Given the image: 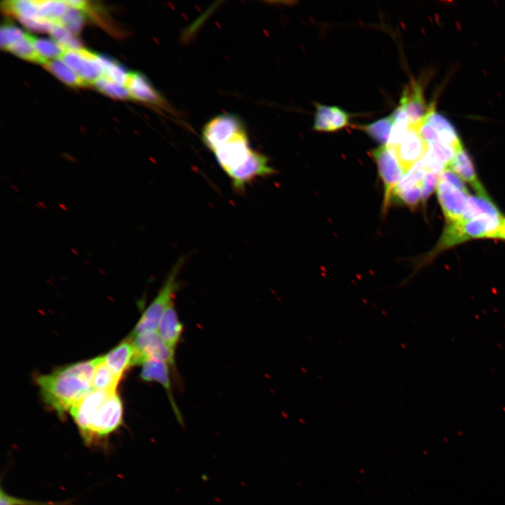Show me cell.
Returning <instances> with one entry per match:
<instances>
[{
    "label": "cell",
    "mask_w": 505,
    "mask_h": 505,
    "mask_svg": "<svg viewBox=\"0 0 505 505\" xmlns=\"http://www.w3.org/2000/svg\"><path fill=\"white\" fill-rule=\"evenodd\" d=\"M69 413L83 442L100 445L123 422V404L116 391L92 389Z\"/></svg>",
    "instance_id": "cell-1"
},
{
    "label": "cell",
    "mask_w": 505,
    "mask_h": 505,
    "mask_svg": "<svg viewBox=\"0 0 505 505\" xmlns=\"http://www.w3.org/2000/svg\"><path fill=\"white\" fill-rule=\"evenodd\" d=\"M102 356L57 369L36 378L45 403L61 415L81 400L93 389L95 369Z\"/></svg>",
    "instance_id": "cell-2"
},
{
    "label": "cell",
    "mask_w": 505,
    "mask_h": 505,
    "mask_svg": "<svg viewBox=\"0 0 505 505\" xmlns=\"http://www.w3.org/2000/svg\"><path fill=\"white\" fill-rule=\"evenodd\" d=\"M504 217L486 214L470 220L447 222L437 244L424 258L431 260L442 251L468 240L477 238H492L497 231Z\"/></svg>",
    "instance_id": "cell-3"
},
{
    "label": "cell",
    "mask_w": 505,
    "mask_h": 505,
    "mask_svg": "<svg viewBox=\"0 0 505 505\" xmlns=\"http://www.w3.org/2000/svg\"><path fill=\"white\" fill-rule=\"evenodd\" d=\"M183 260H179L170 271L156 297L146 309L131 332L129 339L152 332H156L160 320L169 305L173 302L174 295L178 288L177 276Z\"/></svg>",
    "instance_id": "cell-4"
},
{
    "label": "cell",
    "mask_w": 505,
    "mask_h": 505,
    "mask_svg": "<svg viewBox=\"0 0 505 505\" xmlns=\"http://www.w3.org/2000/svg\"><path fill=\"white\" fill-rule=\"evenodd\" d=\"M245 131L238 116L232 114H222L215 116L204 126L202 140L213 152L234 136Z\"/></svg>",
    "instance_id": "cell-5"
},
{
    "label": "cell",
    "mask_w": 505,
    "mask_h": 505,
    "mask_svg": "<svg viewBox=\"0 0 505 505\" xmlns=\"http://www.w3.org/2000/svg\"><path fill=\"white\" fill-rule=\"evenodd\" d=\"M135 349L133 365H142L147 360H156L168 365H175V351L159 335L157 332H148L132 339Z\"/></svg>",
    "instance_id": "cell-6"
},
{
    "label": "cell",
    "mask_w": 505,
    "mask_h": 505,
    "mask_svg": "<svg viewBox=\"0 0 505 505\" xmlns=\"http://www.w3.org/2000/svg\"><path fill=\"white\" fill-rule=\"evenodd\" d=\"M371 155L377 163L379 174L384 184V196L382 209L385 213L390 203L391 193L405 172L394 152L386 144L371 151Z\"/></svg>",
    "instance_id": "cell-7"
},
{
    "label": "cell",
    "mask_w": 505,
    "mask_h": 505,
    "mask_svg": "<svg viewBox=\"0 0 505 505\" xmlns=\"http://www.w3.org/2000/svg\"><path fill=\"white\" fill-rule=\"evenodd\" d=\"M88 85L104 75L100 55L85 48L67 50L60 58Z\"/></svg>",
    "instance_id": "cell-8"
},
{
    "label": "cell",
    "mask_w": 505,
    "mask_h": 505,
    "mask_svg": "<svg viewBox=\"0 0 505 505\" xmlns=\"http://www.w3.org/2000/svg\"><path fill=\"white\" fill-rule=\"evenodd\" d=\"M274 173L275 170L269 165L267 157L252 149L241 165L226 174L230 178L233 187L241 191L255 180Z\"/></svg>",
    "instance_id": "cell-9"
},
{
    "label": "cell",
    "mask_w": 505,
    "mask_h": 505,
    "mask_svg": "<svg viewBox=\"0 0 505 505\" xmlns=\"http://www.w3.org/2000/svg\"><path fill=\"white\" fill-rule=\"evenodd\" d=\"M419 121L409 124L407 134L403 140L392 149L405 173L422 160L429 149V143L423 139L419 133Z\"/></svg>",
    "instance_id": "cell-10"
},
{
    "label": "cell",
    "mask_w": 505,
    "mask_h": 505,
    "mask_svg": "<svg viewBox=\"0 0 505 505\" xmlns=\"http://www.w3.org/2000/svg\"><path fill=\"white\" fill-rule=\"evenodd\" d=\"M252 150L245 131L227 141L213 152L220 168L227 173L241 165Z\"/></svg>",
    "instance_id": "cell-11"
},
{
    "label": "cell",
    "mask_w": 505,
    "mask_h": 505,
    "mask_svg": "<svg viewBox=\"0 0 505 505\" xmlns=\"http://www.w3.org/2000/svg\"><path fill=\"white\" fill-rule=\"evenodd\" d=\"M436 192L447 222L462 220L470 195L440 177L436 186Z\"/></svg>",
    "instance_id": "cell-12"
},
{
    "label": "cell",
    "mask_w": 505,
    "mask_h": 505,
    "mask_svg": "<svg viewBox=\"0 0 505 505\" xmlns=\"http://www.w3.org/2000/svg\"><path fill=\"white\" fill-rule=\"evenodd\" d=\"M423 91L422 83L411 79L410 85L403 92L398 107L405 112L409 124L422 119L429 111Z\"/></svg>",
    "instance_id": "cell-13"
},
{
    "label": "cell",
    "mask_w": 505,
    "mask_h": 505,
    "mask_svg": "<svg viewBox=\"0 0 505 505\" xmlns=\"http://www.w3.org/2000/svg\"><path fill=\"white\" fill-rule=\"evenodd\" d=\"M141 365L140 377L147 382H158L164 388L168 393L175 417L181 424L182 419L173 396L168 365L156 360H147Z\"/></svg>",
    "instance_id": "cell-14"
},
{
    "label": "cell",
    "mask_w": 505,
    "mask_h": 505,
    "mask_svg": "<svg viewBox=\"0 0 505 505\" xmlns=\"http://www.w3.org/2000/svg\"><path fill=\"white\" fill-rule=\"evenodd\" d=\"M126 87L131 99L163 107L166 102L154 88L144 75L140 72H128Z\"/></svg>",
    "instance_id": "cell-15"
},
{
    "label": "cell",
    "mask_w": 505,
    "mask_h": 505,
    "mask_svg": "<svg viewBox=\"0 0 505 505\" xmlns=\"http://www.w3.org/2000/svg\"><path fill=\"white\" fill-rule=\"evenodd\" d=\"M349 114L337 106L316 103L313 129L320 132H333L349 124Z\"/></svg>",
    "instance_id": "cell-16"
},
{
    "label": "cell",
    "mask_w": 505,
    "mask_h": 505,
    "mask_svg": "<svg viewBox=\"0 0 505 505\" xmlns=\"http://www.w3.org/2000/svg\"><path fill=\"white\" fill-rule=\"evenodd\" d=\"M447 168L452 170L462 180L470 184L478 195L488 196L483 186L478 179L471 159L463 146L456 151Z\"/></svg>",
    "instance_id": "cell-17"
},
{
    "label": "cell",
    "mask_w": 505,
    "mask_h": 505,
    "mask_svg": "<svg viewBox=\"0 0 505 505\" xmlns=\"http://www.w3.org/2000/svg\"><path fill=\"white\" fill-rule=\"evenodd\" d=\"M183 331V325L178 317L175 304L172 302L163 314L157 333L171 348L175 349Z\"/></svg>",
    "instance_id": "cell-18"
},
{
    "label": "cell",
    "mask_w": 505,
    "mask_h": 505,
    "mask_svg": "<svg viewBox=\"0 0 505 505\" xmlns=\"http://www.w3.org/2000/svg\"><path fill=\"white\" fill-rule=\"evenodd\" d=\"M424 119L436 130L438 141L451 146L456 151L463 146L454 126L446 118L436 112L434 105L429 106Z\"/></svg>",
    "instance_id": "cell-19"
},
{
    "label": "cell",
    "mask_w": 505,
    "mask_h": 505,
    "mask_svg": "<svg viewBox=\"0 0 505 505\" xmlns=\"http://www.w3.org/2000/svg\"><path fill=\"white\" fill-rule=\"evenodd\" d=\"M135 349L133 342L128 339L103 356L104 362L119 378L133 365Z\"/></svg>",
    "instance_id": "cell-20"
},
{
    "label": "cell",
    "mask_w": 505,
    "mask_h": 505,
    "mask_svg": "<svg viewBox=\"0 0 505 505\" xmlns=\"http://www.w3.org/2000/svg\"><path fill=\"white\" fill-rule=\"evenodd\" d=\"M395 121L396 117L392 112L388 116L367 125L359 126L358 128L364 131L374 140L384 145L388 142Z\"/></svg>",
    "instance_id": "cell-21"
},
{
    "label": "cell",
    "mask_w": 505,
    "mask_h": 505,
    "mask_svg": "<svg viewBox=\"0 0 505 505\" xmlns=\"http://www.w3.org/2000/svg\"><path fill=\"white\" fill-rule=\"evenodd\" d=\"M486 214L492 216H501L497 207L491 201L489 196H469L467 206L462 220H470L478 215Z\"/></svg>",
    "instance_id": "cell-22"
},
{
    "label": "cell",
    "mask_w": 505,
    "mask_h": 505,
    "mask_svg": "<svg viewBox=\"0 0 505 505\" xmlns=\"http://www.w3.org/2000/svg\"><path fill=\"white\" fill-rule=\"evenodd\" d=\"M2 7L5 11L15 15L18 19H42L40 17L37 1H6L3 2Z\"/></svg>",
    "instance_id": "cell-23"
},
{
    "label": "cell",
    "mask_w": 505,
    "mask_h": 505,
    "mask_svg": "<svg viewBox=\"0 0 505 505\" xmlns=\"http://www.w3.org/2000/svg\"><path fill=\"white\" fill-rule=\"evenodd\" d=\"M121 378L117 377L113 371L102 361L96 366L93 380L92 386L93 389L116 391V387Z\"/></svg>",
    "instance_id": "cell-24"
},
{
    "label": "cell",
    "mask_w": 505,
    "mask_h": 505,
    "mask_svg": "<svg viewBox=\"0 0 505 505\" xmlns=\"http://www.w3.org/2000/svg\"><path fill=\"white\" fill-rule=\"evenodd\" d=\"M43 66L58 79L69 86L74 87L88 86L70 67L60 59L48 60Z\"/></svg>",
    "instance_id": "cell-25"
},
{
    "label": "cell",
    "mask_w": 505,
    "mask_h": 505,
    "mask_svg": "<svg viewBox=\"0 0 505 505\" xmlns=\"http://www.w3.org/2000/svg\"><path fill=\"white\" fill-rule=\"evenodd\" d=\"M7 50L24 60L37 62L43 65L48 61L42 58L39 55L32 42L31 34L27 33L25 34V36L22 39L13 43Z\"/></svg>",
    "instance_id": "cell-26"
},
{
    "label": "cell",
    "mask_w": 505,
    "mask_h": 505,
    "mask_svg": "<svg viewBox=\"0 0 505 505\" xmlns=\"http://www.w3.org/2000/svg\"><path fill=\"white\" fill-rule=\"evenodd\" d=\"M31 40L39 55L46 60L50 58L60 59L65 51V49L53 39L37 38L31 35Z\"/></svg>",
    "instance_id": "cell-27"
},
{
    "label": "cell",
    "mask_w": 505,
    "mask_h": 505,
    "mask_svg": "<svg viewBox=\"0 0 505 505\" xmlns=\"http://www.w3.org/2000/svg\"><path fill=\"white\" fill-rule=\"evenodd\" d=\"M37 2L41 18L55 24H58V20L64 15L69 8L65 1L37 0Z\"/></svg>",
    "instance_id": "cell-28"
},
{
    "label": "cell",
    "mask_w": 505,
    "mask_h": 505,
    "mask_svg": "<svg viewBox=\"0 0 505 505\" xmlns=\"http://www.w3.org/2000/svg\"><path fill=\"white\" fill-rule=\"evenodd\" d=\"M93 85L102 93L117 99H131L127 88L105 76L99 78Z\"/></svg>",
    "instance_id": "cell-29"
},
{
    "label": "cell",
    "mask_w": 505,
    "mask_h": 505,
    "mask_svg": "<svg viewBox=\"0 0 505 505\" xmlns=\"http://www.w3.org/2000/svg\"><path fill=\"white\" fill-rule=\"evenodd\" d=\"M49 33L52 39L63 47L65 50L82 48L81 42L61 25H55Z\"/></svg>",
    "instance_id": "cell-30"
},
{
    "label": "cell",
    "mask_w": 505,
    "mask_h": 505,
    "mask_svg": "<svg viewBox=\"0 0 505 505\" xmlns=\"http://www.w3.org/2000/svg\"><path fill=\"white\" fill-rule=\"evenodd\" d=\"M84 17L82 11L69 7L64 15L58 20V25L65 27L76 36L82 29Z\"/></svg>",
    "instance_id": "cell-31"
},
{
    "label": "cell",
    "mask_w": 505,
    "mask_h": 505,
    "mask_svg": "<svg viewBox=\"0 0 505 505\" xmlns=\"http://www.w3.org/2000/svg\"><path fill=\"white\" fill-rule=\"evenodd\" d=\"M100 58L104 67L103 76L116 83L126 86L128 72L117 62L105 56L100 55Z\"/></svg>",
    "instance_id": "cell-32"
},
{
    "label": "cell",
    "mask_w": 505,
    "mask_h": 505,
    "mask_svg": "<svg viewBox=\"0 0 505 505\" xmlns=\"http://www.w3.org/2000/svg\"><path fill=\"white\" fill-rule=\"evenodd\" d=\"M25 34L26 32L10 23L3 24L0 32L1 48L7 50L13 43L22 39Z\"/></svg>",
    "instance_id": "cell-33"
},
{
    "label": "cell",
    "mask_w": 505,
    "mask_h": 505,
    "mask_svg": "<svg viewBox=\"0 0 505 505\" xmlns=\"http://www.w3.org/2000/svg\"><path fill=\"white\" fill-rule=\"evenodd\" d=\"M0 505H72L63 503L39 502L15 497L8 494L4 490L0 492Z\"/></svg>",
    "instance_id": "cell-34"
},
{
    "label": "cell",
    "mask_w": 505,
    "mask_h": 505,
    "mask_svg": "<svg viewBox=\"0 0 505 505\" xmlns=\"http://www.w3.org/2000/svg\"><path fill=\"white\" fill-rule=\"evenodd\" d=\"M19 20L28 29L37 32H50L55 24L44 20L19 19Z\"/></svg>",
    "instance_id": "cell-35"
},
{
    "label": "cell",
    "mask_w": 505,
    "mask_h": 505,
    "mask_svg": "<svg viewBox=\"0 0 505 505\" xmlns=\"http://www.w3.org/2000/svg\"><path fill=\"white\" fill-rule=\"evenodd\" d=\"M439 176L438 175L428 173L423 180L422 188V199L425 201L431 194L435 187L437 186Z\"/></svg>",
    "instance_id": "cell-36"
},
{
    "label": "cell",
    "mask_w": 505,
    "mask_h": 505,
    "mask_svg": "<svg viewBox=\"0 0 505 505\" xmlns=\"http://www.w3.org/2000/svg\"><path fill=\"white\" fill-rule=\"evenodd\" d=\"M439 177L453 185H454L456 187H457L459 189L464 192L465 194L470 195L469 192L464 184L462 180L456 174L454 173L452 170L450 168H445L440 175Z\"/></svg>",
    "instance_id": "cell-37"
},
{
    "label": "cell",
    "mask_w": 505,
    "mask_h": 505,
    "mask_svg": "<svg viewBox=\"0 0 505 505\" xmlns=\"http://www.w3.org/2000/svg\"><path fill=\"white\" fill-rule=\"evenodd\" d=\"M492 238L505 240V217H504L501 220L500 226L496 234L493 236Z\"/></svg>",
    "instance_id": "cell-38"
}]
</instances>
